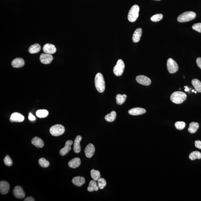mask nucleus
Returning <instances> with one entry per match:
<instances>
[{"mask_svg": "<svg viewBox=\"0 0 201 201\" xmlns=\"http://www.w3.org/2000/svg\"><path fill=\"white\" fill-rule=\"evenodd\" d=\"M199 123L197 122H192L190 124L188 131L190 134H194L196 132L199 127Z\"/></svg>", "mask_w": 201, "mask_h": 201, "instance_id": "23", "label": "nucleus"}, {"mask_svg": "<svg viewBox=\"0 0 201 201\" xmlns=\"http://www.w3.org/2000/svg\"><path fill=\"white\" fill-rule=\"evenodd\" d=\"M24 120V117L23 115L18 113H14L12 114L10 118L11 122H21Z\"/></svg>", "mask_w": 201, "mask_h": 201, "instance_id": "14", "label": "nucleus"}, {"mask_svg": "<svg viewBox=\"0 0 201 201\" xmlns=\"http://www.w3.org/2000/svg\"><path fill=\"white\" fill-rule=\"evenodd\" d=\"M90 174H91V177L94 179V180L97 181L98 179L100 178V173L98 171L93 169L90 171Z\"/></svg>", "mask_w": 201, "mask_h": 201, "instance_id": "31", "label": "nucleus"}, {"mask_svg": "<svg viewBox=\"0 0 201 201\" xmlns=\"http://www.w3.org/2000/svg\"><path fill=\"white\" fill-rule=\"evenodd\" d=\"M192 29L194 30L201 33V23L194 24L192 26Z\"/></svg>", "mask_w": 201, "mask_h": 201, "instance_id": "37", "label": "nucleus"}, {"mask_svg": "<svg viewBox=\"0 0 201 201\" xmlns=\"http://www.w3.org/2000/svg\"><path fill=\"white\" fill-rule=\"evenodd\" d=\"M185 88H186L185 89V91L188 92L189 91V89L188 88L187 86H185Z\"/></svg>", "mask_w": 201, "mask_h": 201, "instance_id": "42", "label": "nucleus"}, {"mask_svg": "<svg viewBox=\"0 0 201 201\" xmlns=\"http://www.w3.org/2000/svg\"><path fill=\"white\" fill-rule=\"evenodd\" d=\"M24 201H34L35 200L31 197H28L24 200Z\"/></svg>", "mask_w": 201, "mask_h": 201, "instance_id": "41", "label": "nucleus"}, {"mask_svg": "<svg viewBox=\"0 0 201 201\" xmlns=\"http://www.w3.org/2000/svg\"><path fill=\"white\" fill-rule=\"evenodd\" d=\"M192 92H194L195 91V90H192Z\"/></svg>", "mask_w": 201, "mask_h": 201, "instance_id": "43", "label": "nucleus"}, {"mask_svg": "<svg viewBox=\"0 0 201 201\" xmlns=\"http://www.w3.org/2000/svg\"><path fill=\"white\" fill-rule=\"evenodd\" d=\"M189 158L191 160L193 161L196 159H201V154L199 151H194L191 152L189 156Z\"/></svg>", "mask_w": 201, "mask_h": 201, "instance_id": "30", "label": "nucleus"}, {"mask_svg": "<svg viewBox=\"0 0 201 201\" xmlns=\"http://www.w3.org/2000/svg\"><path fill=\"white\" fill-rule=\"evenodd\" d=\"M194 93H197V92H196V91H194Z\"/></svg>", "mask_w": 201, "mask_h": 201, "instance_id": "44", "label": "nucleus"}, {"mask_svg": "<svg viewBox=\"0 0 201 201\" xmlns=\"http://www.w3.org/2000/svg\"><path fill=\"white\" fill-rule=\"evenodd\" d=\"M10 188V186L8 183L5 181H1L0 182V193L2 194L7 193Z\"/></svg>", "mask_w": 201, "mask_h": 201, "instance_id": "16", "label": "nucleus"}, {"mask_svg": "<svg viewBox=\"0 0 201 201\" xmlns=\"http://www.w3.org/2000/svg\"><path fill=\"white\" fill-rule=\"evenodd\" d=\"M31 143L38 148H42L44 146L43 141L38 137H35L31 140Z\"/></svg>", "mask_w": 201, "mask_h": 201, "instance_id": "21", "label": "nucleus"}, {"mask_svg": "<svg viewBox=\"0 0 201 201\" xmlns=\"http://www.w3.org/2000/svg\"><path fill=\"white\" fill-rule=\"evenodd\" d=\"M4 162L6 166H10L13 164V162L10 157L8 155H6L4 159Z\"/></svg>", "mask_w": 201, "mask_h": 201, "instance_id": "36", "label": "nucleus"}, {"mask_svg": "<svg viewBox=\"0 0 201 201\" xmlns=\"http://www.w3.org/2000/svg\"><path fill=\"white\" fill-rule=\"evenodd\" d=\"M142 30L141 28H138L134 32L132 37L133 42H138L140 40L141 36L142 35Z\"/></svg>", "mask_w": 201, "mask_h": 201, "instance_id": "18", "label": "nucleus"}, {"mask_svg": "<svg viewBox=\"0 0 201 201\" xmlns=\"http://www.w3.org/2000/svg\"><path fill=\"white\" fill-rule=\"evenodd\" d=\"M195 146L196 148L201 150V141L198 140L195 141Z\"/></svg>", "mask_w": 201, "mask_h": 201, "instance_id": "38", "label": "nucleus"}, {"mask_svg": "<svg viewBox=\"0 0 201 201\" xmlns=\"http://www.w3.org/2000/svg\"><path fill=\"white\" fill-rule=\"evenodd\" d=\"M43 51L45 53L51 55L56 53V49L54 45L51 44L47 43L44 46Z\"/></svg>", "mask_w": 201, "mask_h": 201, "instance_id": "11", "label": "nucleus"}, {"mask_svg": "<svg viewBox=\"0 0 201 201\" xmlns=\"http://www.w3.org/2000/svg\"><path fill=\"white\" fill-rule=\"evenodd\" d=\"M99 187L97 185L95 181L92 180L90 182L88 187V190L89 192H92L93 191H97L99 189Z\"/></svg>", "mask_w": 201, "mask_h": 201, "instance_id": "25", "label": "nucleus"}, {"mask_svg": "<svg viewBox=\"0 0 201 201\" xmlns=\"http://www.w3.org/2000/svg\"><path fill=\"white\" fill-rule=\"evenodd\" d=\"M41 46L38 44L32 45L29 48V51L31 54H35L39 52L41 50Z\"/></svg>", "mask_w": 201, "mask_h": 201, "instance_id": "24", "label": "nucleus"}, {"mask_svg": "<svg viewBox=\"0 0 201 201\" xmlns=\"http://www.w3.org/2000/svg\"><path fill=\"white\" fill-rule=\"evenodd\" d=\"M167 67L169 72L171 74L176 72L178 70L177 63L171 58H169L168 59Z\"/></svg>", "mask_w": 201, "mask_h": 201, "instance_id": "7", "label": "nucleus"}, {"mask_svg": "<svg viewBox=\"0 0 201 201\" xmlns=\"http://www.w3.org/2000/svg\"><path fill=\"white\" fill-rule=\"evenodd\" d=\"M146 112V110L142 108H134L129 110L128 113L130 115H142Z\"/></svg>", "mask_w": 201, "mask_h": 201, "instance_id": "15", "label": "nucleus"}, {"mask_svg": "<svg viewBox=\"0 0 201 201\" xmlns=\"http://www.w3.org/2000/svg\"><path fill=\"white\" fill-rule=\"evenodd\" d=\"M38 163H39L40 166L43 168H47L50 165V163L48 161L43 158H41L39 159V161H38Z\"/></svg>", "mask_w": 201, "mask_h": 201, "instance_id": "32", "label": "nucleus"}, {"mask_svg": "<svg viewBox=\"0 0 201 201\" xmlns=\"http://www.w3.org/2000/svg\"><path fill=\"white\" fill-rule=\"evenodd\" d=\"M13 194L17 199H22L25 198V193L22 187L17 186L14 188L13 190Z\"/></svg>", "mask_w": 201, "mask_h": 201, "instance_id": "9", "label": "nucleus"}, {"mask_svg": "<svg viewBox=\"0 0 201 201\" xmlns=\"http://www.w3.org/2000/svg\"><path fill=\"white\" fill-rule=\"evenodd\" d=\"M156 1H160V0H156Z\"/></svg>", "mask_w": 201, "mask_h": 201, "instance_id": "45", "label": "nucleus"}, {"mask_svg": "<svg viewBox=\"0 0 201 201\" xmlns=\"http://www.w3.org/2000/svg\"><path fill=\"white\" fill-rule=\"evenodd\" d=\"M127 96L126 94L121 95L120 94H118L116 97V100L117 104L121 105L123 104L126 101V98Z\"/></svg>", "mask_w": 201, "mask_h": 201, "instance_id": "27", "label": "nucleus"}, {"mask_svg": "<svg viewBox=\"0 0 201 201\" xmlns=\"http://www.w3.org/2000/svg\"><path fill=\"white\" fill-rule=\"evenodd\" d=\"M95 83V87L98 92L100 93L104 92L106 88L105 82L103 75L101 73H97L96 75Z\"/></svg>", "mask_w": 201, "mask_h": 201, "instance_id": "1", "label": "nucleus"}, {"mask_svg": "<svg viewBox=\"0 0 201 201\" xmlns=\"http://www.w3.org/2000/svg\"><path fill=\"white\" fill-rule=\"evenodd\" d=\"M40 61L44 64H49L51 63L53 60V57L51 54L42 53L40 56Z\"/></svg>", "mask_w": 201, "mask_h": 201, "instance_id": "10", "label": "nucleus"}, {"mask_svg": "<svg viewBox=\"0 0 201 201\" xmlns=\"http://www.w3.org/2000/svg\"><path fill=\"white\" fill-rule=\"evenodd\" d=\"M24 61L22 58H17L14 59L12 62V65L15 68L22 67L24 65Z\"/></svg>", "mask_w": 201, "mask_h": 201, "instance_id": "19", "label": "nucleus"}, {"mask_svg": "<svg viewBox=\"0 0 201 201\" xmlns=\"http://www.w3.org/2000/svg\"><path fill=\"white\" fill-rule=\"evenodd\" d=\"M163 15L162 14H157L152 17L151 18H150V19L153 22H158V21L161 20L163 18Z\"/></svg>", "mask_w": 201, "mask_h": 201, "instance_id": "34", "label": "nucleus"}, {"mask_svg": "<svg viewBox=\"0 0 201 201\" xmlns=\"http://www.w3.org/2000/svg\"><path fill=\"white\" fill-rule=\"evenodd\" d=\"M82 138L81 136H78L74 140V152L79 153L81 150L80 142L82 140Z\"/></svg>", "mask_w": 201, "mask_h": 201, "instance_id": "17", "label": "nucleus"}, {"mask_svg": "<svg viewBox=\"0 0 201 201\" xmlns=\"http://www.w3.org/2000/svg\"><path fill=\"white\" fill-rule=\"evenodd\" d=\"M81 160L78 158H75L72 159L68 162L69 166L73 168H76L80 166Z\"/></svg>", "mask_w": 201, "mask_h": 201, "instance_id": "22", "label": "nucleus"}, {"mask_svg": "<svg viewBox=\"0 0 201 201\" xmlns=\"http://www.w3.org/2000/svg\"><path fill=\"white\" fill-rule=\"evenodd\" d=\"M73 142L71 140H67L66 142L65 147L61 149L60 151V154L61 155L65 156L71 150V146L73 144Z\"/></svg>", "mask_w": 201, "mask_h": 201, "instance_id": "12", "label": "nucleus"}, {"mask_svg": "<svg viewBox=\"0 0 201 201\" xmlns=\"http://www.w3.org/2000/svg\"><path fill=\"white\" fill-rule=\"evenodd\" d=\"M98 185L99 188L102 189L106 187V180L103 178H99L98 179Z\"/></svg>", "mask_w": 201, "mask_h": 201, "instance_id": "33", "label": "nucleus"}, {"mask_svg": "<svg viewBox=\"0 0 201 201\" xmlns=\"http://www.w3.org/2000/svg\"><path fill=\"white\" fill-rule=\"evenodd\" d=\"M139 9L138 5H135L132 6L128 15V19L130 22H134L139 17Z\"/></svg>", "mask_w": 201, "mask_h": 201, "instance_id": "3", "label": "nucleus"}, {"mask_svg": "<svg viewBox=\"0 0 201 201\" xmlns=\"http://www.w3.org/2000/svg\"><path fill=\"white\" fill-rule=\"evenodd\" d=\"M29 119L30 121H34L35 120V118L31 114V113H30L29 114Z\"/></svg>", "mask_w": 201, "mask_h": 201, "instance_id": "40", "label": "nucleus"}, {"mask_svg": "<svg viewBox=\"0 0 201 201\" xmlns=\"http://www.w3.org/2000/svg\"><path fill=\"white\" fill-rule=\"evenodd\" d=\"M125 68L124 62L122 59L118 60L116 65L113 69L114 74L116 76L119 77L123 74Z\"/></svg>", "mask_w": 201, "mask_h": 201, "instance_id": "6", "label": "nucleus"}, {"mask_svg": "<svg viewBox=\"0 0 201 201\" xmlns=\"http://www.w3.org/2000/svg\"><path fill=\"white\" fill-rule=\"evenodd\" d=\"M196 63L198 67L201 70V58H197Z\"/></svg>", "mask_w": 201, "mask_h": 201, "instance_id": "39", "label": "nucleus"}, {"mask_svg": "<svg viewBox=\"0 0 201 201\" xmlns=\"http://www.w3.org/2000/svg\"><path fill=\"white\" fill-rule=\"evenodd\" d=\"M50 134L53 136H58L64 133L65 128L62 125L56 124L50 128Z\"/></svg>", "mask_w": 201, "mask_h": 201, "instance_id": "5", "label": "nucleus"}, {"mask_svg": "<svg viewBox=\"0 0 201 201\" xmlns=\"http://www.w3.org/2000/svg\"><path fill=\"white\" fill-rule=\"evenodd\" d=\"M191 83L196 91L201 93V82L199 80L194 79L192 80Z\"/></svg>", "mask_w": 201, "mask_h": 201, "instance_id": "26", "label": "nucleus"}, {"mask_svg": "<svg viewBox=\"0 0 201 201\" xmlns=\"http://www.w3.org/2000/svg\"><path fill=\"white\" fill-rule=\"evenodd\" d=\"M187 95L181 91H175L170 97L172 102L176 104H180L186 100Z\"/></svg>", "mask_w": 201, "mask_h": 201, "instance_id": "2", "label": "nucleus"}, {"mask_svg": "<svg viewBox=\"0 0 201 201\" xmlns=\"http://www.w3.org/2000/svg\"><path fill=\"white\" fill-rule=\"evenodd\" d=\"M116 113L115 111H112L110 114H107L105 116V120L108 122H112L115 120L116 118Z\"/></svg>", "mask_w": 201, "mask_h": 201, "instance_id": "28", "label": "nucleus"}, {"mask_svg": "<svg viewBox=\"0 0 201 201\" xmlns=\"http://www.w3.org/2000/svg\"><path fill=\"white\" fill-rule=\"evenodd\" d=\"M95 152V147L93 144H89L85 148V154L86 157L88 158H91L94 155Z\"/></svg>", "mask_w": 201, "mask_h": 201, "instance_id": "13", "label": "nucleus"}, {"mask_svg": "<svg viewBox=\"0 0 201 201\" xmlns=\"http://www.w3.org/2000/svg\"><path fill=\"white\" fill-rule=\"evenodd\" d=\"M37 117L40 118H44L47 117L49 114L48 111L46 110H37L36 113Z\"/></svg>", "mask_w": 201, "mask_h": 201, "instance_id": "29", "label": "nucleus"}, {"mask_svg": "<svg viewBox=\"0 0 201 201\" xmlns=\"http://www.w3.org/2000/svg\"><path fill=\"white\" fill-rule=\"evenodd\" d=\"M175 126L176 128L178 130H182L186 126V123L184 122H175Z\"/></svg>", "mask_w": 201, "mask_h": 201, "instance_id": "35", "label": "nucleus"}, {"mask_svg": "<svg viewBox=\"0 0 201 201\" xmlns=\"http://www.w3.org/2000/svg\"><path fill=\"white\" fill-rule=\"evenodd\" d=\"M195 17L196 14L194 12H186L182 13L178 17L177 21L180 22H188L194 19Z\"/></svg>", "mask_w": 201, "mask_h": 201, "instance_id": "4", "label": "nucleus"}, {"mask_svg": "<svg viewBox=\"0 0 201 201\" xmlns=\"http://www.w3.org/2000/svg\"><path fill=\"white\" fill-rule=\"evenodd\" d=\"M136 79L138 83L144 86H150L151 83V80L150 78L144 75L138 76L136 77Z\"/></svg>", "mask_w": 201, "mask_h": 201, "instance_id": "8", "label": "nucleus"}, {"mask_svg": "<svg viewBox=\"0 0 201 201\" xmlns=\"http://www.w3.org/2000/svg\"><path fill=\"white\" fill-rule=\"evenodd\" d=\"M72 182L75 186L81 187L86 183V180L83 177L78 176L73 178Z\"/></svg>", "mask_w": 201, "mask_h": 201, "instance_id": "20", "label": "nucleus"}]
</instances>
